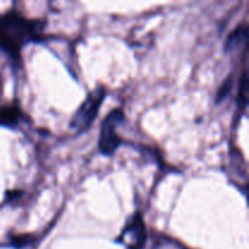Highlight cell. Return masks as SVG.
I'll return each instance as SVG.
<instances>
[{"mask_svg":"<svg viewBox=\"0 0 249 249\" xmlns=\"http://www.w3.org/2000/svg\"><path fill=\"white\" fill-rule=\"evenodd\" d=\"M44 23L12 9L0 16V48L18 58L22 48L41 36Z\"/></svg>","mask_w":249,"mask_h":249,"instance_id":"obj_1","label":"cell"},{"mask_svg":"<svg viewBox=\"0 0 249 249\" xmlns=\"http://www.w3.org/2000/svg\"><path fill=\"white\" fill-rule=\"evenodd\" d=\"M23 118V113L17 106L0 107V124L1 125H16Z\"/></svg>","mask_w":249,"mask_h":249,"instance_id":"obj_5","label":"cell"},{"mask_svg":"<svg viewBox=\"0 0 249 249\" xmlns=\"http://www.w3.org/2000/svg\"><path fill=\"white\" fill-rule=\"evenodd\" d=\"M246 38H247V27H246V24H241L229 36L225 44V49L228 51L235 50L241 43H245Z\"/></svg>","mask_w":249,"mask_h":249,"instance_id":"obj_6","label":"cell"},{"mask_svg":"<svg viewBox=\"0 0 249 249\" xmlns=\"http://www.w3.org/2000/svg\"><path fill=\"white\" fill-rule=\"evenodd\" d=\"M238 100H240L241 107H242V108H245L246 102H247V74H246V72L243 73L242 80H241Z\"/></svg>","mask_w":249,"mask_h":249,"instance_id":"obj_7","label":"cell"},{"mask_svg":"<svg viewBox=\"0 0 249 249\" xmlns=\"http://www.w3.org/2000/svg\"><path fill=\"white\" fill-rule=\"evenodd\" d=\"M105 95H106L105 87H99L92 90L73 116L72 121H71V129L78 131V133L87 130L96 118L100 111V106L105 100Z\"/></svg>","mask_w":249,"mask_h":249,"instance_id":"obj_2","label":"cell"},{"mask_svg":"<svg viewBox=\"0 0 249 249\" xmlns=\"http://www.w3.org/2000/svg\"><path fill=\"white\" fill-rule=\"evenodd\" d=\"M123 119L124 112L121 108H116L109 112L102 122L99 139V150L102 155L111 156L121 145L122 140L117 134V128L123 122Z\"/></svg>","mask_w":249,"mask_h":249,"instance_id":"obj_3","label":"cell"},{"mask_svg":"<svg viewBox=\"0 0 249 249\" xmlns=\"http://www.w3.org/2000/svg\"><path fill=\"white\" fill-rule=\"evenodd\" d=\"M146 238V230L140 214H136L126 224L122 232V241L130 249H139L143 246Z\"/></svg>","mask_w":249,"mask_h":249,"instance_id":"obj_4","label":"cell"}]
</instances>
